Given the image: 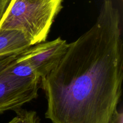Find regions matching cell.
Returning a JSON list of instances; mask_svg holds the SVG:
<instances>
[{"label": "cell", "instance_id": "6da1fadb", "mask_svg": "<svg viewBox=\"0 0 123 123\" xmlns=\"http://www.w3.org/2000/svg\"><path fill=\"white\" fill-rule=\"evenodd\" d=\"M121 16L104 0L96 23L68 43L58 66L40 80L52 123H109L122 93Z\"/></svg>", "mask_w": 123, "mask_h": 123}, {"label": "cell", "instance_id": "7a4b0ae2", "mask_svg": "<svg viewBox=\"0 0 123 123\" xmlns=\"http://www.w3.org/2000/svg\"><path fill=\"white\" fill-rule=\"evenodd\" d=\"M63 0H10L0 29L19 30L32 45L46 41L55 17L62 8Z\"/></svg>", "mask_w": 123, "mask_h": 123}, {"label": "cell", "instance_id": "3957f363", "mask_svg": "<svg viewBox=\"0 0 123 123\" xmlns=\"http://www.w3.org/2000/svg\"><path fill=\"white\" fill-rule=\"evenodd\" d=\"M8 66L0 72V113L21 109L37 97L40 88L39 77H19L11 73Z\"/></svg>", "mask_w": 123, "mask_h": 123}, {"label": "cell", "instance_id": "277c9868", "mask_svg": "<svg viewBox=\"0 0 123 123\" xmlns=\"http://www.w3.org/2000/svg\"><path fill=\"white\" fill-rule=\"evenodd\" d=\"M68 43L60 37L40 42L16 54V61L28 63L41 78L58 66L67 52Z\"/></svg>", "mask_w": 123, "mask_h": 123}, {"label": "cell", "instance_id": "5b68a950", "mask_svg": "<svg viewBox=\"0 0 123 123\" xmlns=\"http://www.w3.org/2000/svg\"><path fill=\"white\" fill-rule=\"evenodd\" d=\"M31 45V41L22 31L0 29V56L19 53Z\"/></svg>", "mask_w": 123, "mask_h": 123}, {"label": "cell", "instance_id": "8992f818", "mask_svg": "<svg viewBox=\"0 0 123 123\" xmlns=\"http://www.w3.org/2000/svg\"><path fill=\"white\" fill-rule=\"evenodd\" d=\"M16 115L8 123H39V118L35 111L20 109L16 110Z\"/></svg>", "mask_w": 123, "mask_h": 123}, {"label": "cell", "instance_id": "52a82bcc", "mask_svg": "<svg viewBox=\"0 0 123 123\" xmlns=\"http://www.w3.org/2000/svg\"><path fill=\"white\" fill-rule=\"evenodd\" d=\"M16 54L17 53L0 56V72L15 62Z\"/></svg>", "mask_w": 123, "mask_h": 123}, {"label": "cell", "instance_id": "ba28073f", "mask_svg": "<svg viewBox=\"0 0 123 123\" xmlns=\"http://www.w3.org/2000/svg\"><path fill=\"white\" fill-rule=\"evenodd\" d=\"M109 123H123V113L122 111H118V109L113 115Z\"/></svg>", "mask_w": 123, "mask_h": 123}, {"label": "cell", "instance_id": "9c48e42d", "mask_svg": "<svg viewBox=\"0 0 123 123\" xmlns=\"http://www.w3.org/2000/svg\"><path fill=\"white\" fill-rule=\"evenodd\" d=\"M10 0H0V21Z\"/></svg>", "mask_w": 123, "mask_h": 123}]
</instances>
